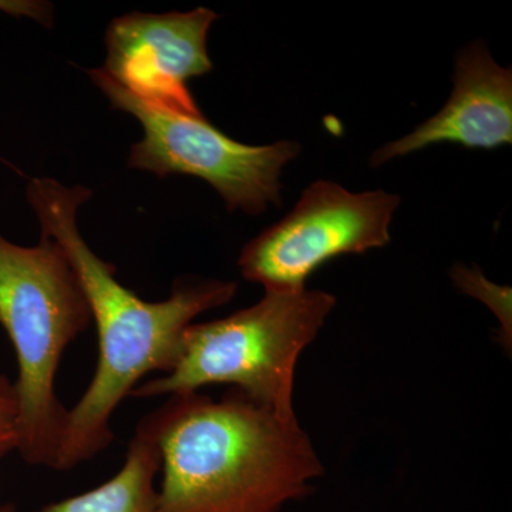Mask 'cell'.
I'll use <instances>...</instances> for the list:
<instances>
[{"label":"cell","instance_id":"cell-9","mask_svg":"<svg viewBox=\"0 0 512 512\" xmlns=\"http://www.w3.org/2000/svg\"><path fill=\"white\" fill-rule=\"evenodd\" d=\"M160 448L148 416L138 423L123 467L109 481L35 512H157Z\"/></svg>","mask_w":512,"mask_h":512},{"label":"cell","instance_id":"cell-1","mask_svg":"<svg viewBox=\"0 0 512 512\" xmlns=\"http://www.w3.org/2000/svg\"><path fill=\"white\" fill-rule=\"evenodd\" d=\"M86 187L33 178L26 197L42 227L66 252L82 285L99 338L92 382L67 409L55 470L66 471L99 456L113 441L111 419L123 400L153 372H170L184 330L201 313L227 305L235 282L180 279L170 298L147 302L116 279V266L94 254L77 227V211L92 198Z\"/></svg>","mask_w":512,"mask_h":512},{"label":"cell","instance_id":"cell-10","mask_svg":"<svg viewBox=\"0 0 512 512\" xmlns=\"http://www.w3.org/2000/svg\"><path fill=\"white\" fill-rule=\"evenodd\" d=\"M451 276L460 291L476 296L494 312V315H497L501 323L503 345L511 349V289L491 284L478 269H470L463 265L456 266Z\"/></svg>","mask_w":512,"mask_h":512},{"label":"cell","instance_id":"cell-3","mask_svg":"<svg viewBox=\"0 0 512 512\" xmlns=\"http://www.w3.org/2000/svg\"><path fill=\"white\" fill-rule=\"evenodd\" d=\"M92 312L66 252L42 235L35 247L0 234V326L15 349L19 454L55 468L67 409L55 384L64 352L92 325Z\"/></svg>","mask_w":512,"mask_h":512},{"label":"cell","instance_id":"cell-6","mask_svg":"<svg viewBox=\"0 0 512 512\" xmlns=\"http://www.w3.org/2000/svg\"><path fill=\"white\" fill-rule=\"evenodd\" d=\"M400 197L376 190L352 192L316 181L281 221L248 242L239 255L241 274L265 292H298L330 259L383 248Z\"/></svg>","mask_w":512,"mask_h":512},{"label":"cell","instance_id":"cell-4","mask_svg":"<svg viewBox=\"0 0 512 512\" xmlns=\"http://www.w3.org/2000/svg\"><path fill=\"white\" fill-rule=\"evenodd\" d=\"M335 305V296L323 291L265 292L261 301L227 318L191 323L173 369L138 384L131 396L156 399L231 384L279 416L295 417L296 363Z\"/></svg>","mask_w":512,"mask_h":512},{"label":"cell","instance_id":"cell-8","mask_svg":"<svg viewBox=\"0 0 512 512\" xmlns=\"http://www.w3.org/2000/svg\"><path fill=\"white\" fill-rule=\"evenodd\" d=\"M453 80L446 106L406 137L377 150L372 167L434 144L493 150L512 143L511 69L501 67L487 46L476 42L458 53Z\"/></svg>","mask_w":512,"mask_h":512},{"label":"cell","instance_id":"cell-11","mask_svg":"<svg viewBox=\"0 0 512 512\" xmlns=\"http://www.w3.org/2000/svg\"><path fill=\"white\" fill-rule=\"evenodd\" d=\"M20 440L19 400L15 383L0 373V461L18 451Z\"/></svg>","mask_w":512,"mask_h":512},{"label":"cell","instance_id":"cell-12","mask_svg":"<svg viewBox=\"0 0 512 512\" xmlns=\"http://www.w3.org/2000/svg\"><path fill=\"white\" fill-rule=\"evenodd\" d=\"M0 512H15L13 507H0Z\"/></svg>","mask_w":512,"mask_h":512},{"label":"cell","instance_id":"cell-7","mask_svg":"<svg viewBox=\"0 0 512 512\" xmlns=\"http://www.w3.org/2000/svg\"><path fill=\"white\" fill-rule=\"evenodd\" d=\"M217 13H130L106 30L104 73L134 97L188 116H200L188 82L212 70L207 39Z\"/></svg>","mask_w":512,"mask_h":512},{"label":"cell","instance_id":"cell-5","mask_svg":"<svg viewBox=\"0 0 512 512\" xmlns=\"http://www.w3.org/2000/svg\"><path fill=\"white\" fill-rule=\"evenodd\" d=\"M93 82L116 110L131 114L144 137L130 148L128 167L157 177L184 174L207 181L229 211L262 214L282 204L281 174L298 157L296 141L248 146L225 136L200 116H188L144 103L101 69L89 70Z\"/></svg>","mask_w":512,"mask_h":512},{"label":"cell","instance_id":"cell-2","mask_svg":"<svg viewBox=\"0 0 512 512\" xmlns=\"http://www.w3.org/2000/svg\"><path fill=\"white\" fill-rule=\"evenodd\" d=\"M148 419L163 474L157 512H279L325 471L296 416L235 389L220 402L175 394Z\"/></svg>","mask_w":512,"mask_h":512}]
</instances>
